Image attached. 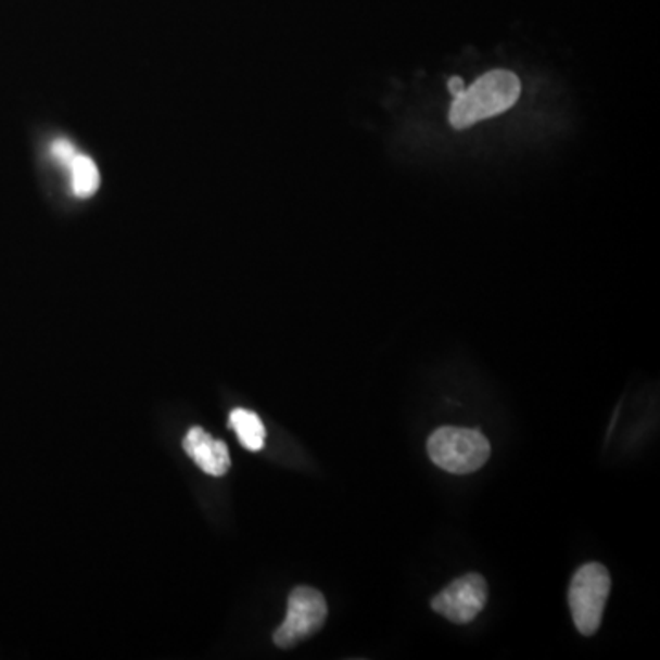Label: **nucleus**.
I'll list each match as a JSON object with an SVG mask.
<instances>
[{
    "instance_id": "nucleus-1",
    "label": "nucleus",
    "mask_w": 660,
    "mask_h": 660,
    "mask_svg": "<svg viewBox=\"0 0 660 660\" xmlns=\"http://www.w3.org/2000/svg\"><path fill=\"white\" fill-rule=\"evenodd\" d=\"M521 94L518 76L508 71H492L478 77L470 89L455 96L449 109V124L455 129H468L478 122L507 113Z\"/></svg>"
},
{
    "instance_id": "nucleus-2",
    "label": "nucleus",
    "mask_w": 660,
    "mask_h": 660,
    "mask_svg": "<svg viewBox=\"0 0 660 660\" xmlns=\"http://www.w3.org/2000/svg\"><path fill=\"white\" fill-rule=\"evenodd\" d=\"M490 443L486 436L475 430L465 428H441L431 433L428 441V454L430 459L439 468L446 472L465 475V473L478 472L488 460Z\"/></svg>"
},
{
    "instance_id": "nucleus-3",
    "label": "nucleus",
    "mask_w": 660,
    "mask_h": 660,
    "mask_svg": "<svg viewBox=\"0 0 660 660\" xmlns=\"http://www.w3.org/2000/svg\"><path fill=\"white\" fill-rule=\"evenodd\" d=\"M611 591V576L600 563H585L572 576L569 606L576 630L591 637L601 624L604 609Z\"/></svg>"
},
{
    "instance_id": "nucleus-4",
    "label": "nucleus",
    "mask_w": 660,
    "mask_h": 660,
    "mask_svg": "<svg viewBox=\"0 0 660 660\" xmlns=\"http://www.w3.org/2000/svg\"><path fill=\"white\" fill-rule=\"evenodd\" d=\"M327 614V601L318 589L295 587L289 596L287 619L274 633V643L279 648H292L301 640L313 637L323 627Z\"/></svg>"
},
{
    "instance_id": "nucleus-5",
    "label": "nucleus",
    "mask_w": 660,
    "mask_h": 660,
    "mask_svg": "<svg viewBox=\"0 0 660 660\" xmlns=\"http://www.w3.org/2000/svg\"><path fill=\"white\" fill-rule=\"evenodd\" d=\"M488 600V585L481 574H466L441 591L431 600V608L454 624H470Z\"/></svg>"
},
{
    "instance_id": "nucleus-6",
    "label": "nucleus",
    "mask_w": 660,
    "mask_h": 660,
    "mask_svg": "<svg viewBox=\"0 0 660 660\" xmlns=\"http://www.w3.org/2000/svg\"><path fill=\"white\" fill-rule=\"evenodd\" d=\"M183 449L202 472L212 478H223L230 470L228 446L202 428H191L188 431V435L183 439Z\"/></svg>"
},
{
    "instance_id": "nucleus-7",
    "label": "nucleus",
    "mask_w": 660,
    "mask_h": 660,
    "mask_svg": "<svg viewBox=\"0 0 660 660\" xmlns=\"http://www.w3.org/2000/svg\"><path fill=\"white\" fill-rule=\"evenodd\" d=\"M228 426L236 431L239 443L248 452H259L265 446V424H263V420L259 419L257 412L244 409V407H237L230 412Z\"/></svg>"
},
{
    "instance_id": "nucleus-8",
    "label": "nucleus",
    "mask_w": 660,
    "mask_h": 660,
    "mask_svg": "<svg viewBox=\"0 0 660 660\" xmlns=\"http://www.w3.org/2000/svg\"><path fill=\"white\" fill-rule=\"evenodd\" d=\"M66 169L71 173L74 195L79 199H89L94 195L101 183L100 169L94 160L87 154L76 153V156L71 160V164L66 165Z\"/></svg>"
},
{
    "instance_id": "nucleus-9",
    "label": "nucleus",
    "mask_w": 660,
    "mask_h": 660,
    "mask_svg": "<svg viewBox=\"0 0 660 660\" xmlns=\"http://www.w3.org/2000/svg\"><path fill=\"white\" fill-rule=\"evenodd\" d=\"M76 148H74L68 140H65V138L55 140V142L52 143V148H50L52 158L55 160V162H60L61 165H65V167L71 164V160L76 156Z\"/></svg>"
},
{
    "instance_id": "nucleus-10",
    "label": "nucleus",
    "mask_w": 660,
    "mask_h": 660,
    "mask_svg": "<svg viewBox=\"0 0 660 660\" xmlns=\"http://www.w3.org/2000/svg\"><path fill=\"white\" fill-rule=\"evenodd\" d=\"M448 89L455 98V96H459L465 90V81L460 77H452L448 81Z\"/></svg>"
}]
</instances>
